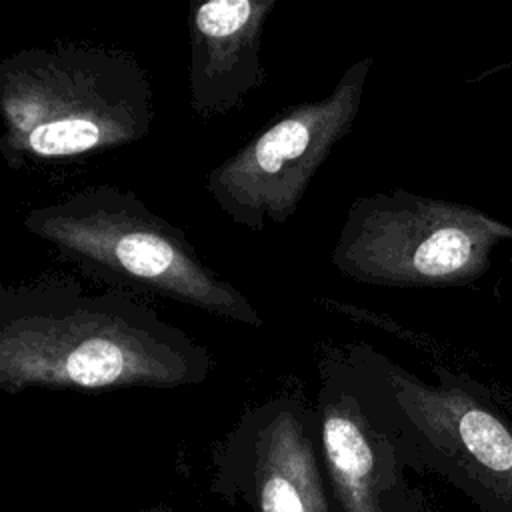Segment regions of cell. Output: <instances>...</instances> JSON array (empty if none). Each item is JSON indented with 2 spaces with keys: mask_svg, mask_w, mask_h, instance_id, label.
Wrapping results in <instances>:
<instances>
[{
  "mask_svg": "<svg viewBox=\"0 0 512 512\" xmlns=\"http://www.w3.org/2000/svg\"><path fill=\"white\" fill-rule=\"evenodd\" d=\"M210 370L202 344L128 290L62 276L0 284V390L176 388Z\"/></svg>",
  "mask_w": 512,
  "mask_h": 512,
  "instance_id": "1",
  "label": "cell"
},
{
  "mask_svg": "<svg viewBox=\"0 0 512 512\" xmlns=\"http://www.w3.org/2000/svg\"><path fill=\"white\" fill-rule=\"evenodd\" d=\"M154 116L150 76L126 50L58 40L0 62V156L12 170L130 146Z\"/></svg>",
  "mask_w": 512,
  "mask_h": 512,
  "instance_id": "2",
  "label": "cell"
},
{
  "mask_svg": "<svg viewBox=\"0 0 512 512\" xmlns=\"http://www.w3.org/2000/svg\"><path fill=\"white\" fill-rule=\"evenodd\" d=\"M22 222L28 234L100 282L262 326L248 296L200 256L184 230L126 188L88 186L26 210Z\"/></svg>",
  "mask_w": 512,
  "mask_h": 512,
  "instance_id": "3",
  "label": "cell"
},
{
  "mask_svg": "<svg viewBox=\"0 0 512 512\" xmlns=\"http://www.w3.org/2000/svg\"><path fill=\"white\" fill-rule=\"evenodd\" d=\"M346 348L410 470L444 478L482 512H512V416L484 386L442 366L426 380L372 346Z\"/></svg>",
  "mask_w": 512,
  "mask_h": 512,
  "instance_id": "4",
  "label": "cell"
},
{
  "mask_svg": "<svg viewBox=\"0 0 512 512\" xmlns=\"http://www.w3.org/2000/svg\"><path fill=\"white\" fill-rule=\"evenodd\" d=\"M512 226L470 204L404 188L352 200L332 248L334 268L362 284L468 286L480 280Z\"/></svg>",
  "mask_w": 512,
  "mask_h": 512,
  "instance_id": "5",
  "label": "cell"
},
{
  "mask_svg": "<svg viewBox=\"0 0 512 512\" xmlns=\"http://www.w3.org/2000/svg\"><path fill=\"white\" fill-rule=\"evenodd\" d=\"M374 58L344 70L328 96L286 108L206 176V192L230 222L252 232L284 224L314 174L352 130Z\"/></svg>",
  "mask_w": 512,
  "mask_h": 512,
  "instance_id": "6",
  "label": "cell"
},
{
  "mask_svg": "<svg viewBox=\"0 0 512 512\" xmlns=\"http://www.w3.org/2000/svg\"><path fill=\"white\" fill-rule=\"evenodd\" d=\"M314 414L334 512H428L408 482L400 440L346 346L328 350L318 364Z\"/></svg>",
  "mask_w": 512,
  "mask_h": 512,
  "instance_id": "7",
  "label": "cell"
},
{
  "mask_svg": "<svg viewBox=\"0 0 512 512\" xmlns=\"http://www.w3.org/2000/svg\"><path fill=\"white\" fill-rule=\"evenodd\" d=\"M212 486L252 512H334L314 406L286 392L244 412L214 450Z\"/></svg>",
  "mask_w": 512,
  "mask_h": 512,
  "instance_id": "8",
  "label": "cell"
},
{
  "mask_svg": "<svg viewBox=\"0 0 512 512\" xmlns=\"http://www.w3.org/2000/svg\"><path fill=\"white\" fill-rule=\"evenodd\" d=\"M278 0H188V100L208 120L264 84L262 40Z\"/></svg>",
  "mask_w": 512,
  "mask_h": 512,
  "instance_id": "9",
  "label": "cell"
},
{
  "mask_svg": "<svg viewBox=\"0 0 512 512\" xmlns=\"http://www.w3.org/2000/svg\"><path fill=\"white\" fill-rule=\"evenodd\" d=\"M146 512H170V510H164V508H154V510H146Z\"/></svg>",
  "mask_w": 512,
  "mask_h": 512,
  "instance_id": "10",
  "label": "cell"
}]
</instances>
